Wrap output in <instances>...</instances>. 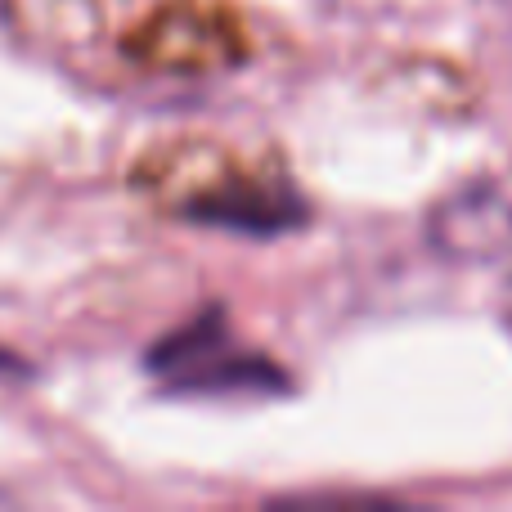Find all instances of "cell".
Instances as JSON below:
<instances>
[{
    "instance_id": "6da1fadb",
    "label": "cell",
    "mask_w": 512,
    "mask_h": 512,
    "mask_svg": "<svg viewBox=\"0 0 512 512\" xmlns=\"http://www.w3.org/2000/svg\"><path fill=\"white\" fill-rule=\"evenodd\" d=\"M144 369L171 396H283L292 378L270 355L243 351L230 333L221 306L198 310L189 324L171 328L162 342L149 346Z\"/></svg>"
},
{
    "instance_id": "7a4b0ae2",
    "label": "cell",
    "mask_w": 512,
    "mask_h": 512,
    "mask_svg": "<svg viewBox=\"0 0 512 512\" xmlns=\"http://www.w3.org/2000/svg\"><path fill=\"white\" fill-rule=\"evenodd\" d=\"M427 248L459 265H490L512 256V198L495 185H468L432 207Z\"/></svg>"
},
{
    "instance_id": "3957f363",
    "label": "cell",
    "mask_w": 512,
    "mask_h": 512,
    "mask_svg": "<svg viewBox=\"0 0 512 512\" xmlns=\"http://www.w3.org/2000/svg\"><path fill=\"white\" fill-rule=\"evenodd\" d=\"M185 221L248 234V239H279L310 221V207L306 198L283 185H221L185 203Z\"/></svg>"
},
{
    "instance_id": "277c9868",
    "label": "cell",
    "mask_w": 512,
    "mask_h": 512,
    "mask_svg": "<svg viewBox=\"0 0 512 512\" xmlns=\"http://www.w3.org/2000/svg\"><path fill=\"white\" fill-rule=\"evenodd\" d=\"M0 378L23 382V378H32V364L18 360V355H9V351H0Z\"/></svg>"
},
{
    "instance_id": "5b68a950",
    "label": "cell",
    "mask_w": 512,
    "mask_h": 512,
    "mask_svg": "<svg viewBox=\"0 0 512 512\" xmlns=\"http://www.w3.org/2000/svg\"><path fill=\"white\" fill-rule=\"evenodd\" d=\"M504 315H508V324H512V279H508V288H504Z\"/></svg>"
}]
</instances>
